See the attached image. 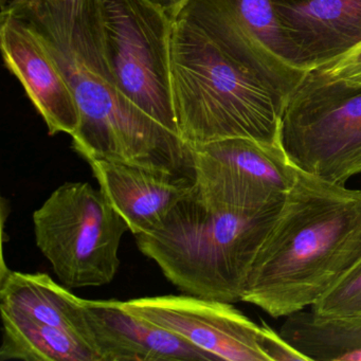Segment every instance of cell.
Returning a JSON list of instances; mask_svg holds the SVG:
<instances>
[{"mask_svg":"<svg viewBox=\"0 0 361 361\" xmlns=\"http://www.w3.org/2000/svg\"><path fill=\"white\" fill-rule=\"evenodd\" d=\"M279 333L307 361H340L361 350V317L325 318L301 310L287 316Z\"/></svg>","mask_w":361,"mask_h":361,"instance_id":"obj_17","label":"cell"},{"mask_svg":"<svg viewBox=\"0 0 361 361\" xmlns=\"http://www.w3.org/2000/svg\"><path fill=\"white\" fill-rule=\"evenodd\" d=\"M4 337L0 360L102 361L88 342L69 331L0 307Z\"/></svg>","mask_w":361,"mask_h":361,"instance_id":"obj_16","label":"cell"},{"mask_svg":"<svg viewBox=\"0 0 361 361\" xmlns=\"http://www.w3.org/2000/svg\"><path fill=\"white\" fill-rule=\"evenodd\" d=\"M289 60L308 73L361 44V0H272Z\"/></svg>","mask_w":361,"mask_h":361,"instance_id":"obj_10","label":"cell"},{"mask_svg":"<svg viewBox=\"0 0 361 361\" xmlns=\"http://www.w3.org/2000/svg\"><path fill=\"white\" fill-rule=\"evenodd\" d=\"M192 149L196 191L216 208L257 210L283 202L299 172L281 141L229 138Z\"/></svg>","mask_w":361,"mask_h":361,"instance_id":"obj_8","label":"cell"},{"mask_svg":"<svg viewBox=\"0 0 361 361\" xmlns=\"http://www.w3.org/2000/svg\"><path fill=\"white\" fill-rule=\"evenodd\" d=\"M37 246L67 288L109 284L120 267L126 219L100 189L65 183L33 213Z\"/></svg>","mask_w":361,"mask_h":361,"instance_id":"obj_5","label":"cell"},{"mask_svg":"<svg viewBox=\"0 0 361 361\" xmlns=\"http://www.w3.org/2000/svg\"><path fill=\"white\" fill-rule=\"evenodd\" d=\"M103 361L215 360L180 336L130 314L118 300H86Z\"/></svg>","mask_w":361,"mask_h":361,"instance_id":"obj_13","label":"cell"},{"mask_svg":"<svg viewBox=\"0 0 361 361\" xmlns=\"http://www.w3.org/2000/svg\"><path fill=\"white\" fill-rule=\"evenodd\" d=\"M170 61L177 124L188 145L280 142L288 92L204 0H190L173 20Z\"/></svg>","mask_w":361,"mask_h":361,"instance_id":"obj_2","label":"cell"},{"mask_svg":"<svg viewBox=\"0 0 361 361\" xmlns=\"http://www.w3.org/2000/svg\"><path fill=\"white\" fill-rule=\"evenodd\" d=\"M0 43L6 65L22 83L50 136L60 133L73 136L81 121L79 107L66 80L39 37L3 9Z\"/></svg>","mask_w":361,"mask_h":361,"instance_id":"obj_11","label":"cell"},{"mask_svg":"<svg viewBox=\"0 0 361 361\" xmlns=\"http://www.w3.org/2000/svg\"><path fill=\"white\" fill-rule=\"evenodd\" d=\"M316 71L331 79L352 85H361V44L337 60Z\"/></svg>","mask_w":361,"mask_h":361,"instance_id":"obj_19","label":"cell"},{"mask_svg":"<svg viewBox=\"0 0 361 361\" xmlns=\"http://www.w3.org/2000/svg\"><path fill=\"white\" fill-rule=\"evenodd\" d=\"M280 140L298 169L345 185L361 173V85L306 73L287 100Z\"/></svg>","mask_w":361,"mask_h":361,"instance_id":"obj_6","label":"cell"},{"mask_svg":"<svg viewBox=\"0 0 361 361\" xmlns=\"http://www.w3.org/2000/svg\"><path fill=\"white\" fill-rule=\"evenodd\" d=\"M3 9L39 37L79 107L73 147L103 159L194 178L193 149L120 94L105 54L99 0H7Z\"/></svg>","mask_w":361,"mask_h":361,"instance_id":"obj_1","label":"cell"},{"mask_svg":"<svg viewBox=\"0 0 361 361\" xmlns=\"http://www.w3.org/2000/svg\"><path fill=\"white\" fill-rule=\"evenodd\" d=\"M152 6L166 14L171 20H174L185 9L190 0H147Z\"/></svg>","mask_w":361,"mask_h":361,"instance_id":"obj_21","label":"cell"},{"mask_svg":"<svg viewBox=\"0 0 361 361\" xmlns=\"http://www.w3.org/2000/svg\"><path fill=\"white\" fill-rule=\"evenodd\" d=\"M250 46L290 96L306 73L289 60L272 0H207Z\"/></svg>","mask_w":361,"mask_h":361,"instance_id":"obj_15","label":"cell"},{"mask_svg":"<svg viewBox=\"0 0 361 361\" xmlns=\"http://www.w3.org/2000/svg\"><path fill=\"white\" fill-rule=\"evenodd\" d=\"M0 307L69 331L98 352L86 300L71 293L47 274L10 270L1 274Z\"/></svg>","mask_w":361,"mask_h":361,"instance_id":"obj_14","label":"cell"},{"mask_svg":"<svg viewBox=\"0 0 361 361\" xmlns=\"http://www.w3.org/2000/svg\"><path fill=\"white\" fill-rule=\"evenodd\" d=\"M282 202L257 210L216 208L194 187L159 227L136 235L137 246L181 293L235 303Z\"/></svg>","mask_w":361,"mask_h":361,"instance_id":"obj_4","label":"cell"},{"mask_svg":"<svg viewBox=\"0 0 361 361\" xmlns=\"http://www.w3.org/2000/svg\"><path fill=\"white\" fill-rule=\"evenodd\" d=\"M361 261V190L300 170L255 257L243 302L274 318L312 307Z\"/></svg>","mask_w":361,"mask_h":361,"instance_id":"obj_3","label":"cell"},{"mask_svg":"<svg viewBox=\"0 0 361 361\" xmlns=\"http://www.w3.org/2000/svg\"><path fill=\"white\" fill-rule=\"evenodd\" d=\"M101 191L135 236L161 225L195 187L192 177L111 160L88 161Z\"/></svg>","mask_w":361,"mask_h":361,"instance_id":"obj_12","label":"cell"},{"mask_svg":"<svg viewBox=\"0 0 361 361\" xmlns=\"http://www.w3.org/2000/svg\"><path fill=\"white\" fill-rule=\"evenodd\" d=\"M99 3L105 54L120 94L141 113L181 137L171 83L173 20L147 0Z\"/></svg>","mask_w":361,"mask_h":361,"instance_id":"obj_7","label":"cell"},{"mask_svg":"<svg viewBox=\"0 0 361 361\" xmlns=\"http://www.w3.org/2000/svg\"><path fill=\"white\" fill-rule=\"evenodd\" d=\"M121 305L130 314L180 336L215 360L270 361L264 350L261 325L232 303L185 293L128 300Z\"/></svg>","mask_w":361,"mask_h":361,"instance_id":"obj_9","label":"cell"},{"mask_svg":"<svg viewBox=\"0 0 361 361\" xmlns=\"http://www.w3.org/2000/svg\"><path fill=\"white\" fill-rule=\"evenodd\" d=\"M310 308L325 318L361 317V261Z\"/></svg>","mask_w":361,"mask_h":361,"instance_id":"obj_18","label":"cell"},{"mask_svg":"<svg viewBox=\"0 0 361 361\" xmlns=\"http://www.w3.org/2000/svg\"><path fill=\"white\" fill-rule=\"evenodd\" d=\"M263 331V346L270 361H307L303 354L288 343L280 333L271 329L267 323L262 321Z\"/></svg>","mask_w":361,"mask_h":361,"instance_id":"obj_20","label":"cell"}]
</instances>
